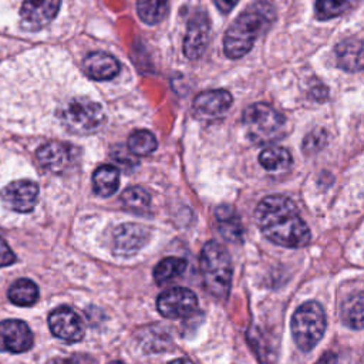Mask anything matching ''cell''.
Returning a JSON list of instances; mask_svg holds the SVG:
<instances>
[{
    "instance_id": "obj_1",
    "label": "cell",
    "mask_w": 364,
    "mask_h": 364,
    "mask_svg": "<svg viewBox=\"0 0 364 364\" xmlns=\"http://www.w3.org/2000/svg\"><path fill=\"white\" fill-rule=\"evenodd\" d=\"M262 233L284 247H301L310 242V229L299 215L291 199L283 195L263 198L255 212Z\"/></svg>"
},
{
    "instance_id": "obj_2",
    "label": "cell",
    "mask_w": 364,
    "mask_h": 364,
    "mask_svg": "<svg viewBox=\"0 0 364 364\" xmlns=\"http://www.w3.org/2000/svg\"><path fill=\"white\" fill-rule=\"evenodd\" d=\"M274 18V10L269 3L257 1L240 13L228 28L223 38V50L229 58H240L250 51L256 38Z\"/></svg>"
},
{
    "instance_id": "obj_3",
    "label": "cell",
    "mask_w": 364,
    "mask_h": 364,
    "mask_svg": "<svg viewBox=\"0 0 364 364\" xmlns=\"http://www.w3.org/2000/svg\"><path fill=\"white\" fill-rule=\"evenodd\" d=\"M199 270L205 289L215 297L225 299L232 284V260L220 243L206 242L199 256Z\"/></svg>"
},
{
    "instance_id": "obj_4",
    "label": "cell",
    "mask_w": 364,
    "mask_h": 364,
    "mask_svg": "<svg viewBox=\"0 0 364 364\" xmlns=\"http://www.w3.org/2000/svg\"><path fill=\"white\" fill-rule=\"evenodd\" d=\"M242 121L249 139L257 145L276 142L286 134V118L264 102L249 105Z\"/></svg>"
},
{
    "instance_id": "obj_5",
    "label": "cell",
    "mask_w": 364,
    "mask_h": 364,
    "mask_svg": "<svg viewBox=\"0 0 364 364\" xmlns=\"http://www.w3.org/2000/svg\"><path fill=\"white\" fill-rule=\"evenodd\" d=\"M58 117L63 127L68 132L77 135L95 132L101 128L105 119L102 107L87 97H75L67 101L61 107Z\"/></svg>"
},
{
    "instance_id": "obj_6",
    "label": "cell",
    "mask_w": 364,
    "mask_h": 364,
    "mask_svg": "<svg viewBox=\"0 0 364 364\" xmlns=\"http://www.w3.org/2000/svg\"><path fill=\"white\" fill-rule=\"evenodd\" d=\"M293 338L303 351H310L323 337L326 316L317 301H306L296 309L290 323Z\"/></svg>"
},
{
    "instance_id": "obj_7",
    "label": "cell",
    "mask_w": 364,
    "mask_h": 364,
    "mask_svg": "<svg viewBox=\"0 0 364 364\" xmlns=\"http://www.w3.org/2000/svg\"><path fill=\"white\" fill-rule=\"evenodd\" d=\"M156 309L166 318H183L198 309V299L189 289L172 287L158 296Z\"/></svg>"
},
{
    "instance_id": "obj_8",
    "label": "cell",
    "mask_w": 364,
    "mask_h": 364,
    "mask_svg": "<svg viewBox=\"0 0 364 364\" xmlns=\"http://www.w3.org/2000/svg\"><path fill=\"white\" fill-rule=\"evenodd\" d=\"M60 0H24L20 9V24L27 31H38L57 16Z\"/></svg>"
},
{
    "instance_id": "obj_9",
    "label": "cell",
    "mask_w": 364,
    "mask_h": 364,
    "mask_svg": "<svg viewBox=\"0 0 364 364\" xmlns=\"http://www.w3.org/2000/svg\"><path fill=\"white\" fill-rule=\"evenodd\" d=\"M48 326L51 333L65 343L80 341L85 331L81 317L67 306L57 307L50 313Z\"/></svg>"
},
{
    "instance_id": "obj_10",
    "label": "cell",
    "mask_w": 364,
    "mask_h": 364,
    "mask_svg": "<svg viewBox=\"0 0 364 364\" xmlns=\"http://www.w3.org/2000/svg\"><path fill=\"white\" fill-rule=\"evenodd\" d=\"M151 236V230L138 223H122L114 229L112 252L118 256H131L142 249Z\"/></svg>"
},
{
    "instance_id": "obj_11",
    "label": "cell",
    "mask_w": 364,
    "mask_h": 364,
    "mask_svg": "<svg viewBox=\"0 0 364 364\" xmlns=\"http://www.w3.org/2000/svg\"><path fill=\"white\" fill-rule=\"evenodd\" d=\"M38 196V185L28 179H20L9 183L1 191L3 203L20 213H28L34 209Z\"/></svg>"
},
{
    "instance_id": "obj_12",
    "label": "cell",
    "mask_w": 364,
    "mask_h": 364,
    "mask_svg": "<svg viewBox=\"0 0 364 364\" xmlns=\"http://www.w3.org/2000/svg\"><path fill=\"white\" fill-rule=\"evenodd\" d=\"M75 154H77V149L74 146L65 142L51 141L41 145L37 149L36 158L40 162V165L47 171L60 173L68 169V166L73 164L75 158Z\"/></svg>"
},
{
    "instance_id": "obj_13",
    "label": "cell",
    "mask_w": 364,
    "mask_h": 364,
    "mask_svg": "<svg viewBox=\"0 0 364 364\" xmlns=\"http://www.w3.org/2000/svg\"><path fill=\"white\" fill-rule=\"evenodd\" d=\"M33 333L21 320H4L0 323V351L23 353L33 346Z\"/></svg>"
},
{
    "instance_id": "obj_14",
    "label": "cell",
    "mask_w": 364,
    "mask_h": 364,
    "mask_svg": "<svg viewBox=\"0 0 364 364\" xmlns=\"http://www.w3.org/2000/svg\"><path fill=\"white\" fill-rule=\"evenodd\" d=\"M232 105V95L226 90H209L198 94L192 111L199 119H215L222 117Z\"/></svg>"
},
{
    "instance_id": "obj_15",
    "label": "cell",
    "mask_w": 364,
    "mask_h": 364,
    "mask_svg": "<svg viewBox=\"0 0 364 364\" xmlns=\"http://www.w3.org/2000/svg\"><path fill=\"white\" fill-rule=\"evenodd\" d=\"M209 33L210 24L205 13H196L191 17L183 38V53L189 60H196L205 53L209 43Z\"/></svg>"
},
{
    "instance_id": "obj_16",
    "label": "cell",
    "mask_w": 364,
    "mask_h": 364,
    "mask_svg": "<svg viewBox=\"0 0 364 364\" xmlns=\"http://www.w3.org/2000/svg\"><path fill=\"white\" fill-rule=\"evenodd\" d=\"M82 68L92 80H112L119 73V63L105 51H94L84 58Z\"/></svg>"
},
{
    "instance_id": "obj_17",
    "label": "cell",
    "mask_w": 364,
    "mask_h": 364,
    "mask_svg": "<svg viewBox=\"0 0 364 364\" xmlns=\"http://www.w3.org/2000/svg\"><path fill=\"white\" fill-rule=\"evenodd\" d=\"M337 64L347 71L364 68V41L358 38H346L336 46Z\"/></svg>"
},
{
    "instance_id": "obj_18",
    "label": "cell",
    "mask_w": 364,
    "mask_h": 364,
    "mask_svg": "<svg viewBox=\"0 0 364 364\" xmlns=\"http://www.w3.org/2000/svg\"><path fill=\"white\" fill-rule=\"evenodd\" d=\"M94 192L100 196H111L119 186V172L112 165H101L92 175Z\"/></svg>"
},
{
    "instance_id": "obj_19",
    "label": "cell",
    "mask_w": 364,
    "mask_h": 364,
    "mask_svg": "<svg viewBox=\"0 0 364 364\" xmlns=\"http://www.w3.org/2000/svg\"><path fill=\"white\" fill-rule=\"evenodd\" d=\"M291 155L283 146H269L263 149L259 155L260 165L272 173H280L290 168L291 165Z\"/></svg>"
},
{
    "instance_id": "obj_20",
    "label": "cell",
    "mask_w": 364,
    "mask_h": 364,
    "mask_svg": "<svg viewBox=\"0 0 364 364\" xmlns=\"http://www.w3.org/2000/svg\"><path fill=\"white\" fill-rule=\"evenodd\" d=\"M341 318L350 328H364V291L351 294L343 303Z\"/></svg>"
},
{
    "instance_id": "obj_21",
    "label": "cell",
    "mask_w": 364,
    "mask_h": 364,
    "mask_svg": "<svg viewBox=\"0 0 364 364\" xmlns=\"http://www.w3.org/2000/svg\"><path fill=\"white\" fill-rule=\"evenodd\" d=\"M216 218L219 222V229L225 239L230 242H239L242 239V225L235 213V209L228 205H222L216 209Z\"/></svg>"
},
{
    "instance_id": "obj_22",
    "label": "cell",
    "mask_w": 364,
    "mask_h": 364,
    "mask_svg": "<svg viewBox=\"0 0 364 364\" xmlns=\"http://www.w3.org/2000/svg\"><path fill=\"white\" fill-rule=\"evenodd\" d=\"M7 296L16 306H33L38 299V287L28 279H18L10 286Z\"/></svg>"
},
{
    "instance_id": "obj_23",
    "label": "cell",
    "mask_w": 364,
    "mask_h": 364,
    "mask_svg": "<svg viewBox=\"0 0 364 364\" xmlns=\"http://www.w3.org/2000/svg\"><path fill=\"white\" fill-rule=\"evenodd\" d=\"M186 269V260L182 257L162 259L154 269V279L158 284H165L181 276Z\"/></svg>"
},
{
    "instance_id": "obj_24",
    "label": "cell",
    "mask_w": 364,
    "mask_h": 364,
    "mask_svg": "<svg viewBox=\"0 0 364 364\" xmlns=\"http://www.w3.org/2000/svg\"><path fill=\"white\" fill-rule=\"evenodd\" d=\"M136 11L144 23L156 24L168 11V0H136Z\"/></svg>"
},
{
    "instance_id": "obj_25",
    "label": "cell",
    "mask_w": 364,
    "mask_h": 364,
    "mask_svg": "<svg viewBox=\"0 0 364 364\" xmlns=\"http://www.w3.org/2000/svg\"><path fill=\"white\" fill-rule=\"evenodd\" d=\"M156 138L146 129L134 131L128 138V149L131 154L138 156L149 155L156 149Z\"/></svg>"
},
{
    "instance_id": "obj_26",
    "label": "cell",
    "mask_w": 364,
    "mask_h": 364,
    "mask_svg": "<svg viewBox=\"0 0 364 364\" xmlns=\"http://www.w3.org/2000/svg\"><path fill=\"white\" fill-rule=\"evenodd\" d=\"M121 202L128 210L141 213V212L148 209V206L151 203V196L144 188L132 186V188H128L122 192Z\"/></svg>"
},
{
    "instance_id": "obj_27",
    "label": "cell",
    "mask_w": 364,
    "mask_h": 364,
    "mask_svg": "<svg viewBox=\"0 0 364 364\" xmlns=\"http://www.w3.org/2000/svg\"><path fill=\"white\" fill-rule=\"evenodd\" d=\"M354 0H317L316 16L320 20H328L337 17L351 7Z\"/></svg>"
},
{
    "instance_id": "obj_28",
    "label": "cell",
    "mask_w": 364,
    "mask_h": 364,
    "mask_svg": "<svg viewBox=\"0 0 364 364\" xmlns=\"http://www.w3.org/2000/svg\"><path fill=\"white\" fill-rule=\"evenodd\" d=\"M326 141V132H323L321 129L318 131H314L311 132L306 141H304V149L306 151H314V149H318Z\"/></svg>"
},
{
    "instance_id": "obj_29",
    "label": "cell",
    "mask_w": 364,
    "mask_h": 364,
    "mask_svg": "<svg viewBox=\"0 0 364 364\" xmlns=\"http://www.w3.org/2000/svg\"><path fill=\"white\" fill-rule=\"evenodd\" d=\"M16 262V256L13 250L9 247V245L4 242V239L0 237V267L10 266Z\"/></svg>"
},
{
    "instance_id": "obj_30",
    "label": "cell",
    "mask_w": 364,
    "mask_h": 364,
    "mask_svg": "<svg viewBox=\"0 0 364 364\" xmlns=\"http://www.w3.org/2000/svg\"><path fill=\"white\" fill-rule=\"evenodd\" d=\"M213 3L222 13H229L236 6L237 0H213Z\"/></svg>"
},
{
    "instance_id": "obj_31",
    "label": "cell",
    "mask_w": 364,
    "mask_h": 364,
    "mask_svg": "<svg viewBox=\"0 0 364 364\" xmlns=\"http://www.w3.org/2000/svg\"><path fill=\"white\" fill-rule=\"evenodd\" d=\"M316 364H337V355L331 351H327L317 360Z\"/></svg>"
},
{
    "instance_id": "obj_32",
    "label": "cell",
    "mask_w": 364,
    "mask_h": 364,
    "mask_svg": "<svg viewBox=\"0 0 364 364\" xmlns=\"http://www.w3.org/2000/svg\"><path fill=\"white\" fill-rule=\"evenodd\" d=\"M168 364H193L189 358H176V360H173V361H169Z\"/></svg>"
},
{
    "instance_id": "obj_33",
    "label": "cell",
    "mask_w": 364,
    "mask_h": 364,
    "mask_svg": "<svg viewBox=\"0 0 364 364\" xmlns=\"http://www.w3.org/2000/svg\"><path fill=\"white\" fill-rule=\"evenodd\" d=\"M109 364H124V363H121V361H112V363H109Z\"/></svg>"
}]
</instances>
